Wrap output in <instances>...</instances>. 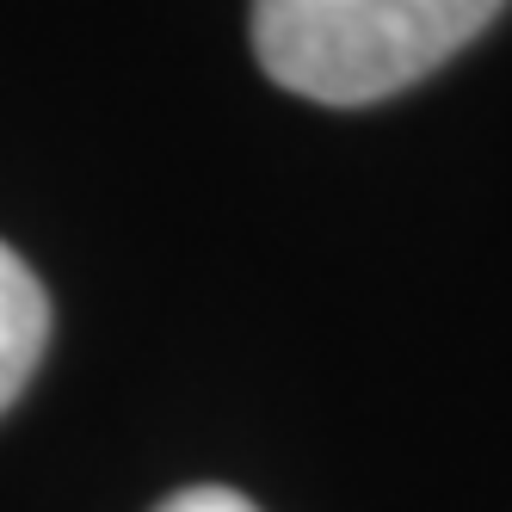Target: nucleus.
<instances>
[{"label":"nucleus","mask_w":512,"mask_h":512,"mask_svg":"<svg viewBox=\"0 0 512 512\" xmlns=\"http://www.w3.org/2000/svg\"><path fill=\"white\" fill-rule=\"evenodd\" d=\"M506 0H253V56L315 105H377L426 81Z\"/></svg>","instance_id":"nucleus-1"},{"label":"nucleus","mask_w":512,"mask_h":512,"mask_svg":"<svg viewBox=\"0 0 512 512\" xmlns=\"http://www.w3.org/2000/svg\"><path fill=\"white\" fill-rule=\"evenodd\" d=\"M44 346H50V297L38 272L0 241V414L13 408L31 371L44 364Z\"/></svg>","instance_id":"nucleus-2"},{"label":"nucleus","mask_w":512,"mask_h":512,"mask_svg":"<svg viewBox=\"0 0 512 512\" xmlns=\"http://www.w3.org/2000/svg\"><path fill=\"white\" fill-rule=\"evenodd\" d=\"M155 512H260L253 500H241L235 488H216V482H198V488H179L173 500H161Z\"/></svg>","instance_id":"nucleus-3"}]
</instances>
